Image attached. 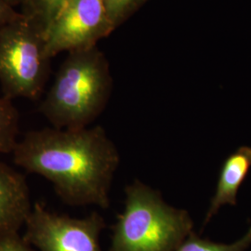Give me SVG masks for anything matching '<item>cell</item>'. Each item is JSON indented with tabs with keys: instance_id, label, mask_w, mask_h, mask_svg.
<instances>
[{
	"instance_id": "cell-1",
	"label": "cell",
	"mask_w": 251,
	"mask_h": 251,
	"mask_svg": "<svg viewBox=\"0 0 251 251\" xmlns=\"http://www.w3.org/2000/svg\"><path fill=\"white\" fill-rule=\"evenodd\" d=\"M11 154L17 166L48 179L64 204L103 209L110 206L120 155L101 126L31 130Z\"/></svg>"
},
{
	"instance_id": "cell-2",
	"label": "cell",
	"mask_w": 251,
	"mask_h": 251,
	"mask_svg": "<svg viewBox=\"0 0 251 251\" xmlns=\"http://www.w3.org/2000/svg\"><path fill=\"white\" fill-rule=\"evenodd\" d=\"M112 88L109 63L97 47L70 52L39 111L56 128L87 127L104 110Z\"/></svg>"
},
{
	"instance_id": "cell-3",
	"label": "cell",
	"mask_w": 251,
	"mask_h": 251,
	"mask_svg": "<svg viewBox=\"0 0 251 251\" xmlns=\"http://www.w3.org/2000/svg\"><path fill=\"white\" fill-rule=\"evenodd\" d=\"M125 195L109 251H176L194 232L186 209L167 204L159 191L139 179L126 186Z\"/></svg>"
},
{
	"instance_id": "cell-4",
	"label": "cell",
	"mask_w": 251,
	"mask_h": 251,
	"mask_svg": "<svg viewBox=\"0 0 251 251\" xmlns=\"http://www.w3.org/2000/svg\"><path fill=\"white\" fill-rule=\"evenodd\" d=\"M45 33L24 13L0 28V84L3 96L36 100L49 76Z\"/></svg>"
},
{
	"instance_id": "cell-5",
	"label": "cell",
	"mask_w": 251,
	"mask_h": 251,
	"mask_svg": "<svg viewBox=\"0 0 251 251\" xmlns=\"http://www.w3.org/2000/svg\"><path fill=\"white\" fill-rule=\"evenodd\" d=\"M105 226L103 217L97 211L85 218H73L36 203L23 236L38 251H102L100 234Z\"/></svg>"
},
{
	"instance_id": "cell-6",
	"label": "cell",
	"mask_w": 251,
	"mask_h": 251,
	"mask_svg": "<svg viewBox=\"0 0 251 251\" xmlns=\"http://www.w3.org/2000/svg\"><path fill=\"white\" fill-rule=\"evenodd\" d=\"M115 29L102 0H69L46 31L47 53L89 50Z\"/></svg>"
},
{
	"instance_id": "cell-7",
	"label": "cell",
	"mask_w": 251,
	"mask_h": 251,
	"mask_svg": "<svg viewBox=\"0 0 251 251\" xmlns=\"http://www.w3.org/2000/svg\"><path fill=\"white\" fill-rule=\"evenodd\" d=\"M32 208L25 177L0 162V233H19Z\"/></svg>"
},
{
	"instance_id": "cell-8",
	"label": "cell",
	"mask_w": 251,
	"mask_h": 251,
	"mask_svg": "<svg viewBox=\"0 0 251 251\" xmlns=\"http://www.w3.org/2000/svg\"><path fill=\"white\" fill-rule=\"evenodd\" d=\"M251 169V147L241 146L225 159L220 171L215 193L206 210L204 225L225 205L237 204V193Z\"/></svg>"
},
{
	"instance_id": "cell-9",
	"label": "cell",
	"mask_w": 251,
	"mask_h": 251,
	"mask_svg": "<svg viewBox=\"0 0 251 251\" xmlns=\"http://www.w3.org/2000/svg\"><path fill=\"white\" fill-rule=\"evenodd\" d=\"M19 113L12 100L0 97V153H12L18 143Z\"/></svg>"
},
{
	"instance_id": "cell-10",
	"label": "cell",
	"mask_w": 251,
	"mask_h": 251,
	"mask_svg": "<svg viewBox=\"0 0 251 251\" xmlns=\"http://www.w3.org/2000/svg\"><path fill=\"white\" fill-rule=\"evenodd\" d=\"M69 0H24V13L35 21L46 33L54 19Z\"/></svg>"
},
{
	"instance_id": "cell-11",
	"label": "cell",
	"mask_w": 251,
	"mask_h": 251,
	"mask_svg": "<svg viewBox=\"0 0 251 251\" xmlns=\"http://www.w3.org/2000/svg\"><path fill=\"white\" fill-rule=\"evenodd\" d=\"M251 245V227L245 235L233 244H221L198 237L191 233L176 251H245Z\"/></svg>"
},
{
	"instance_id": "cell-12",
	"label": "cell",
	"mask_w": 251,
	"mask_h": 251,
	"mask_svg": "<svg viewBox=\"0 0 251 251\" xmlns=\"http://www.w3.org/2000/svg\"><path fill=\"white\" fill-rule=\"evenodd\" d=\"M147 0H102L109 18L117 28Z\"/></svg>"
},
{
	"instance_id": "cell-13",
	"label": "cell",
	"mask_w": 251,
	"mask_h": 251,
	"mask_svg": "<svg viewBox=\"0 0 251 251\" xmlns=\"http://www.w3.org/2000/svg\"><path fill=\"white\" fill-rule=\"evenodd\" d=\"M0 251H36L19 233H0Z\"/></svg>"
},
{
	"instance_id": "cell-14",
	"label": "cell",
	"mask_w": 251,
	"mask_h": 251,
	"mask_svg": "<svg viewBox=\"0 0 251 251\" xmlns=\"http://www.w3.org/2000/svg\"><path fill=\"white\" fill-rule=\"evenodd\" d=\"M21 14L7 0H0V28L19 18Z\"/></svg>"
},
{
	"instance_id": "cell-15",
	"label": "cell",
	"mask_w": 251,
	"mask_h": 251,
	"mask_svg": "<svg viewBox=\"0 0 251 251\" xmlns=\"http://www.w3.org/2000/svg\"><path fill=\"white\" fill-rule=\"evenodd\" d=\"M7 1L13 7H15L16 5H19V4H23V2H24V0H7Z\"/></svg>"
}]
</instances>
